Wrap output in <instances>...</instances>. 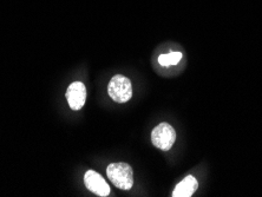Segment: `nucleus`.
Returning <instances> with one entry per match:
<instances>
[{"mask_svg": "<svg viewBox=\"0 0 262 197\" xmlns=\"http://www.w3.org/2000/svg\"><path fill=\"white\" fill-rule=\"evenodd\" d=\"M107 92H109L110 98L117 103H126L133 97V85L129 78L116 75L113 77L107 86Z\"/></svg>", "mask_w": 262, "mask_h": 197, "instance_id": "f03ea898", "label": "nucleus"}, {"mask_svg": "<svg viewBox=\"0 0 262 197\" xmlns=\"http://www.w3.org/2000/svg\"><path fill=\"white\" fill-rule=\"evenodd\" d=\"M199 183L194 176H187L176 185L172 196L174 197H190L198 190Z\"/></svg>", "mask_w": 262, "mask_h": 197, "instance_id": "423d86ee", "label": "nucleus"}, {"mask_svg": "<svg viewBox=\"0 0 262 197\" xmlns=\"http://www.w3.org/2000/svg\"><path fill=\"white\" fill-rule=\"evenodd\" d=\"M67 99L72 110H80L86 100V87L82 82H75L68 87Z\"/></svg>", "mask_w": 262, "mask_h": 197, "instance_id": "39448f33", "label": "nucleus"}, {"mask_svg": "<svg viewBox=\"0 0 262 197\" xmlns=\"http://www.w3.org/2000/svg\"><path fill=\"white\" fill-rule=\"evenodd\" d=\"M106 175L114 185L122 190H129L134 185L133 169L126 163H113L106 169Z\"/></svg>", "mask_w": 262, "mask_h": 197, "instance_id": "f257e3e1", "label": "nucleus"}, {"mask_svg": "<svg viewBox=\"0 0 262 197\" xmlns=\"http://www.w3.org/2000/svg\"><path fill=\"white\" fill-rule=\"evenodd\" d=\"M176 141V133L174 127L168 123H161L152 130L151 142L152 144L163 151H168L174 145Z\"/></svg>", "mask_w": 262, "mask_h": 197, "instance_id": "7ed1b4c3", "label": "nucleus"}, {"mask_svg": "<svg viewBox=\"0 0 262 197\" xmlns=\"http://www.w3.org/2000/svg\"><path fill=\"white\" fill-rule=\"evenodd\" d=\"M181 58H182V53L181 52L167 53V55H162L159 57V63L162 67H170V65L179 64Z\"/></svg>", "mask_w": 262, "mask_h": 197, "instance_id": "0eeeda50", "label": "nucleus"}, {"mask_svg": "<svg viewBox=\"0 0 262 197\" xmlns=\"http://www.w3.org/2000/svg\"><path fill=\"white\" fill-rule=\"evenodd\" d=\"M84 182H85L86 188L94 194L105 197L110 194V187L106 183V181L99 175L98 172L94 170H89L84 175Z\"/></svg>", "mask_w": 262, "mask_h": 197, "instance_id": "20e7f679", "label": "nucleus"}]
</instances>
